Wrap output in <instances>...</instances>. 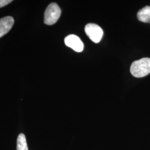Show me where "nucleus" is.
<instances>
[{"instance_id":"5","label":"nucleus","mask_w":150,"mask_h":150,"mask_svg":"<svg viewBox=\"0 0 150 150\" xmlns=\"http://www.w3.org/2000/svg\"><path fill=\"white\" fill-rule=\"evenodd\" d=\"M14 24V19L11 16H6L0 19V38L10 31Z\"/></svg>"},{"instance_id":"4","label":"nucleus","mask_w":150,"mask_h":150,"mask_svg":"<svg viewBox=\"0 0 150 150\" xmlns=\"http://www.w3.org/2000/svg\"><path fill=\"white\" fill-rule=\"evenodd\" d=\"M65 45L76 52H80L83 50L84 45L80 38L75 35H70L64 39Z\"/></svg>"},{"instance_id":"6","label":"nucleus","mask_w":150,"mask_h":150,"mask_svg":"<svg viewBox=\"0 0 150 150\" xmlns=\"http://www.w3.org/2000/svg\"><path fill=\"white\" fill-rule=\"evenodd\" d=\"M137 18L140 21L150 23V6H145L137 12Z\"/></svg>"},{"instance_id":"8","label":"nucleus","mask_w":150,"mask_h":150,"mask_svg":"<svg viewBox=\"0 0 150 150\" xmlns=\"http://www.w3.org/2000/svg\"><path fill=\"white\" fill-rule=\"evenodd\" d=\"M12 2V0H0V8L8 5Z\"/></svg>"},{"instance_id":"7","label":"nucleus","mask_w":150,"mask_h":150,"mask_svg":"<svg viewBox=\"0 0 150 150\" xmlns=\"http://www.w3.org/2000/svg\"><path fill=\"white\" fill-rule=\"evenodd\" d=\"M17 150H28L25 135L20 134L17 139Z\"/></svg>"},{"instance_id":"2","label":"nucleus","mask_w":150,"mask_h":150,"mask_svg":"<svg viewBox=\"0 0 150 150\" xmlns=\"http://www.w3.org/2000/svg\"><path fill=\"white\" fill-rule=\"evenodd\" d=\"M61 10L56 3H51L48 6L44 14V22L47 25L54 24L59 19Z\"/></svg>"},{"instance_id":"3","label":"nucleus","mask_w":150,"mask_h":150,"mask_svg":"<svg viewBox=\"0 0 150 150\" xmlns=\"http://www.w3.org/2000/svg\"><path fill=\"white\" fill-rule=\"evenodd\" d=\"M85 31L87 36L95 43H98L102 39L103 35L102 28L95 23H88L86 25Z\"/></svg>"},{"instance_id":"1","label":"nucleus","mask_w":150,"mask_h":150,"mask_svg":"<svg viewBox=\"0 0 150 150\" xmlns=\"http://www.w3.org/2000/svg\"><path fill=\"white\" fill-rule=\"evenodd\" d=\"M130 72L135 77L140 78L150 73V59L145 57L134 61L131 66Z\"/></svg>"}]
</instances>
